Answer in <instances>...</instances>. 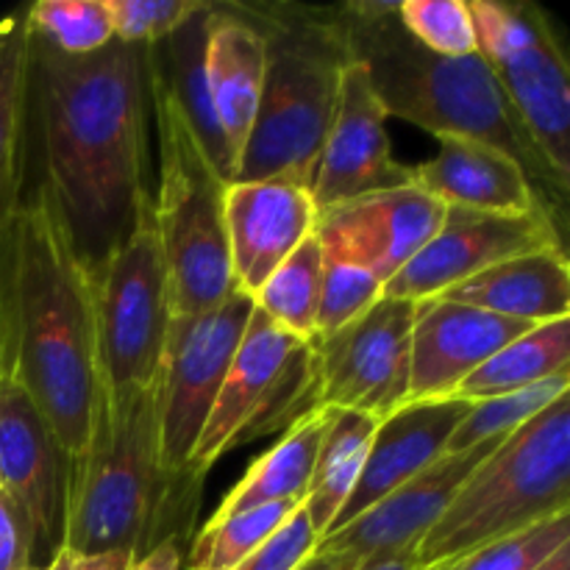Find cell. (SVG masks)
Wrapping results in <instances>:
<instances>
[{
    "label": "cell",
    "instance_id": "cell-45",
    "mask_svg": "<svg viewBox=\"0 0 570 570\" xmlns=\"http://www.w3.org/2000/svg\"><path fill=\"white\" fill-rule=\"evenodd\" d=\"M0 371H3V328H0Z\"/></svg>",
    "mask_w": 570,
    "mask_h": 570
},
{
    "label": "cell",
    "instance_id": "cell-17",
    "mask_svg": "<svg viewBox=\"0 0 570 570\" xmlns=\"http://www.w3.org/2000/svg\"><path fill=\"white\" fill-rule=\"evenodd\" d=\"M529 328L534 326L476 306L445 298L417 301L410 348V401L451 399L473 371Z\"/></svg>",
    "mask_w": 570,
    "mask_h": 570
},
{
    "label": "cell",
    "instance_id": "cell-18",
    "mask_svg": "<svg viewBox=\"0 0 570 570\" xmlns=\"http://www.w3.org/2000/svg\"><path fill=\"white\" fill-rule=\"evenodd\" d=\"M315 226V198L301 184L278 178L228 184L226 239L237 289L254 298Z\"/></svg>",
    "mask_w": 570,
    "mask_h": 570
},
{
    "label": "cell",
    "instance_id": "cell-47",
    "mask_svg": "<svg viewBox=\"0 0 570 570\" xmlns=\"http://www.w3.org/2000/svg\"><path fill=\"white\" fill-rule=\"evenodd\" d=\"M0 490H3V488H0Z\"/></svg>",
    "mask_w": 570,
    "mask_h": 570
},
{
    "label": "cell",
    "instance_id": "cell-22",
    "mask_svg": "<svg viewBox=\"0 0 570 570\" xmlns=\"http://www.w3.org/2000/svg\"><path fill=\"white\" fill-rule=\"evenodd\" d=\"M438 145L434 159L412 167V184L432 198L443 200L445 206L493 215H527L546 209L523 167L493 145L471 137H438Z\"/></svg>",
    "mask_w": 570,
    "mask_h": 570
},
{
    "label": "cell",
    "instance_id": "cell-3",
    "mask_svg": "<svg viewBox=\"0 0 570 570\" xmlns=\"http://www.w3.org/2000/svg\"><path fill=\"white\" fill-rule=\"evenodd\" d=\"M332 20L387 117H401L434 137H471L499 148L523 167L540 204L562 223L568 189L527 137L482 56L429 53L399 22V3H348L332 9Z\"/></svg>",
    "mask_w": 570,
    "mask_h": 570
},
{
    "label": "cell",
    "instance_id": "cell-19",
    "mask_svg": "<svg viewBox=\"0 0 570 570\" xmlns=\"http://www.w3.org/2000/svg\"><path fill=\"white\" fill-rule=\"evenodd\" d=\"M473 401L451 395V399L406 401L404 406L382 417L373 432L360 482L328 532L354 521L384 495L399 490L401 484H406L429 465H434L440 456H445L456 426L465 421Z\"/></svg>",
    "mask_w": 570,
    "mask_h": 570
},
{
    "label": "cell",
    "instance_id": "cell-34",
    "mask_svg": "<svg viewBox=\"0 0 570 570\" xmlns=\"http://www.w3.org/2000/svg\"><path fill=\"white\" fill-rule=\"evenodd\" d=\"M570 543V515L551 518L540 527L527 529L515 538L482 546L456 560L434 566L432 570H534L557 549Z\"/></svg>",
    "mask_w": 570,
    "mask_h": 570
},
{
    "label": "cell",
    "instance_id": "cell-7",
    "mask_svg": "<svg viewBox=\"0 0 570 570\" xmlns=\"http://www.w3.org/2000/svg\"><path fill=\"white\" fill-rule=\"evenodd\" d=\"M570 515V393L504 438L417 546L423 568Z\"/></svg>",
    "mask_w": 570,
    "mask_h": 570
},
{
    "label": "cell",
    "instance_id": "cell-26",
    "mask_svg": "<svg viewBox=\"0 0 570 570\" xmlns=\"http://www.w3.org/2000/svg\"><path fill=\"white\" fill-rule=\"evenodd\" d=\"M323 410H326V432H323L304 499V512L309 515L317 540L332 529L345 501L354 493L367 451H371L373 432L379 426V417L365 415V412L334 410V406H323Z\"/></svg>",
    "mask_w": 570,
    "mask_h": 570
},
{
    "label": "cell",
    "instance_id": "cell-31",
    "mask_svg": "<svg viewBox=\"0 0 570 570\" xmlns=\"http://www.w3.org/2000/svg\"><path fill=\"white\" fill-rule=\"evenodd\" d=\"M28 26L65 56H89L115 39L106 0H39L28 6Z\"/></svg>",
    "mask_w": 570,
    "mask_h": 570
},
{
    "label": "cell",
    "instance_id": "cell-42",
    "mask_svg": "<svg viewBox=\"0 0 570 570\" xmlns=\"http://www.w3.org/2000/svg\"><path fill=\"white\" fill-rule=\"evenodd\" d=\"M534 570H570V543L562 546V549H557L549 560L540 562Z\"/></svg>",
    "mask_w": 570,
    "mask_h": 570
},
{
    "label": "cell",
    "instance_id": "cell-32",
    "mask_svg": "<svg viewBox=\"0 0 570 570\" xmlns=\"http://www.w3.org/2000/svg\"><path fill=\"white\" fill-rule=\"evenodd\" d=\"M476 53L490 67H501L521 56L538 39L546 14L532 3H499V0H468Z\"/></svg>",
    "mask_w": 570,
    "mask_h": 570
},
{
    "label": "cell",
    "instance_id": "cell-10",
    "mask_svg": "<svg viewBox=\"0 0 570 570\" xmlns=\"http://www.w3.org/2000/svg\"><path fill=\"white\" fill-rule=\"evenodd\" d=\"M250 312L254 298L243 289H234L212 309L170 317L165 351L154 379L159 456L161 468L170 476H195L189 471L195 445L209 421L228 365L243 343Z\"/></svg>",
    "mask_w": 570,
    "mask_h": 570
},
{
    "label": "cell",
    "instance_id": "cell-28",
    "mask_svg": "<svg viewBox=\"0 0 570 570\" xmlns=\"http://www.w3.org/2000/svg\"><path fill=\"white\" fill-rule=\"evenodd\" d=\"M323 245L317 234L312 232L282 265L273 271V276L262 284L254 295L256 309L265 312L273 323L287 328L298 340L309 343L315 337L317 306L323 293Z\"/></svg>",
    "mask_w": 570,
    "mask_h": 570
},
{
    "label": "cell",
    "instance_id": "cell-14",
    "mask_svg": "<svg viewBox=\"0 0 570 570\" xmlns=\"http://www.w3.org/2000/svg\"><path fill=\"white\" fill-rule=\"evenodd\" d=\"M501 440L504 438L440 456L434 465L384 495L371 510L317 540L315 554L332 557L343 570H354L371 557L417 549L429 529L449 510L465 479L499 449Z\"/></svg>",
    "mask_w": 570,
    "mask_h": 570
},
{
    "label": "cell",
    "instance_id": "cell-4",
    "mask_svg": "<svg viewBox=\"0 0 570 570\" xmlns=\"http://www.w3.org/2000/svg\"><path fill=\"white\" fill-rule=\"evenodd\" d=\"M198 476H170L159 456L156 382L100 395L87 449L72 462L65 549L139 560L193 527Z\"/></svg>",
    "mask_w": 570,
    "mask_h": 570
},
{
    "label": "cell",
    "instance_id": "cell-29",
    "mask_svg": "<svg viewBox=\"0 0 570 570\" xmlns=\"http://www.w3.org/2000/svg\"><path fill=\"white\" fill-rule=\"evenodd\" d=\"M301 504H265L254 510L234 512L226 518H209L195 534L187 551V570H234L267 543Z\"/></svg>",
    "mask_w": 570,
    "mask_h": 570
},
{
    "label": "cell",
    "instance_id": "cell-12",
    "mask_svg": "<svg viewBox=\"0 0 570 570\" xmlns=\"http://www.w3.org/2000/svg\"><path fill=\"white\" fill-rule=\"evenodd\" d=\"M72 465L42 412L14 373L0 371V488L26 515L33 568H48L65 549Z\"/></svg>",
    "mask_w": 570,
    "mask_h": 570
},
{
    "label": "cell",
    "instance_id": "cell-8",
    "mask_svg": "<svg viewBox=\"0 0 570 570\" xmlns=\"http://www.w3.org/2000/svg\"><path fill=\"white\" fill-rule=\"evenodd\" d=\"M92 301L106 393L154 382L170 326V287L150 193L139 198L126 237L92 265Z\"/></svg>",
    "mask_w": 570,
    "mask_h": 570
},
{
    "label": "cell",
    "instance_id": "cell-43",
    "mask_svg": "<svg viewBox=\"0 0 570 570\" xmlns=\"http://www.w3.org/2000/svg\"><path fill=\"white\" fill-rule=\"evenodd\" d=\"M295 570H343V568H340V562H334L332 557H323V554H315V551H312L309 560Z\"/></svg>",
    "mask_w": 570,
    "mask_h": 570
},
{
    "label": "cell",
    "instance_id": "cell-44",
    "mask_svg": "<svg viewBox=\"0 0 570 570\" xmlns=\"http://www.w3.org/2000/svg\"><path fill=\"white\" fill-rule=\"evenodd\" d=\"M14 22H17V11H14V14H9V17H3V20H0V39H3L6 33L11 31V28H14Z\"/></svg>",
    "mask_w": 570,
    "mask_h": 570
},
{
    "label": "cell",
    "instance_id": "cell-9",
    "mask_svg": "<svg viewBox=\"0 0 570 570\" xmlns=\"http://www.w3.org/2000/svg\"><path fill=\"white\" fill-rule=\"evenodd\" d=\"M317 406V362L312 340H298L265 312H250L237 354L228 365L189 471L204 479L228 451L293 426Z\"/></svg>",
    "mask_w": 570,
    "mask_h": 570
},
{
    "label": "cell",
    "instance_id": "cell-13",
    "mask_svg": "<svg viewBox=\"0 0 570 570\" xmlns=\"http://www.w3.org/2000/svg\"><path fill=\"white\" fill-rule=\"evenodd\" d=\"M546 248H566L562 228L546 209L527 215L445 206L440 232L384 284V295L404 301L438 298L465 278Z\"/></svg>",
    "mask_w": 570,
    "mask_h": 570
},
{
    "label": "cell",
    "instance_id": "cell-35",
    "mask_svg": "<svg viewBox=\"0 0 570 570\" xmlns=\"http://www.w3.org/2000/svg\"><path fill=\"white\" fill-rule=\"evenodd\" d=\"M323 259H326V256H323ZM382 295L384 282L376 273L365 271V267L348 265V262L326 259L321 306H317L315 321V337H328V334L348 326L351 321L365 315Z\"/></svg>",
    "mask_w": 570,
    "mask_h": 570
},
{
    "label": "cell",
    "instance_id": "cell-46",
    "mask_svg": "<svg viewBox=\"0 0 570 570\" xmlns=\"http://www.w3.org/2000/svg\"><path fill=\"white\" fill-rule=\"evenodd\" d=\"M26 570H42V568H26Z\"/></svg>",
    "mask_w": 570,
    "mask_h": 570
},
{
    "label": "cell",
    "instance_id": "cell-37",
    "mask_svg": "<svg viewBox=\"0 0 570 570\" xmlns=\"http://www.w3.org/2000/svg\"><path fill=\"white\" fill-rule=\"evenodd\" d=\"M315 546L317 534L312 529L309 515L304 512V504H301L295 515L262 549H256L234 570H295L309 560Z\"/></svg>",
    "mask_w": 570,
    "mask_h": 570
},
{
    "label": "cell",
    "instance_id": "cell-27",
    "mask_svg": "<svg viewBox=\"0 0 570 570\" xmlns=\"http://www.w3.org/2000/svg\"><path fill=\"white\" fill-rule=\"evenodd\" d=\"M566 371H570V317L540 323L507 343L479 371H473L454 395L468 401L495 399L534 387Z\"/></svg>",
    "mask_w": 570,
    "mask_h": 570
},
{
    "label": "cell",
    "instance_id": "cell-1",
    "mask_svg": "<svg viewBox=\"0 0 570 570\" xmlns=\"http://www.w3.org/2000/svg\"><path fill=\"white\" fill-rule=\"evenodd\" d=\"M148 48L111 39L89 56H65L31 31L28 126L42 178L89 265L131 228L148 195Z\"/></svg>",
    "mask_w": 570,
    "mask_h": 570
},
{
    "label": "cell",
    "instance_id": "cell-40",
    "mask_svg": "<svg viewBox=\"0 0 570 570\" xmlns=\"http://www.w3.org/2000/svg\"><path fill=\"white\" fill-rule=\"evenodd\" d=\"M184 568V554L181 543L176 540H167V543L156 546L154 551H148L145 557L131 562L128 570H181Z\"/></svg>",
    "mask_w": 570,
    "mask_h": 570
},
{
    "label": "cell",
    "instance_id": "cell-20",
    "mask_svg": "<svg viewBox=\"0 0 570 570\" xmlns=\"http://www.w3.org/2000/svg\"><path fill=\"white\" fill-rule=\"evenodd\" d=\"M518 122L562 187H570V67L546 17L538 39L501 67H490Z\"/></svg>",
    "mask_w": 570,
    "mask_h": 570
},
{
    "label": "cell",
    "instance_id": "cell-38",
    "mask_svg": "<svg viewBox=\"0 0 570 570\" xmlns=\"http://www.w3.org/2000/svg\"><path fill=\"white\" fill-rule=\"evenodd\" d=\"M26 568H33L31 529L14 499L0 490V570Z\"/></svg>",
    "mask_w": 570,
    "mask_h": 570
},
{
    "label": "cell",
    "instance_id": "cell-33",
    "mask_svg": "<svg viewBox=\"0 0 570 570\" xmlns=\"http://www.w3.org/2000/svg\"><path fill=\"white\" fill-rule=\"evenodd\" d=\"M399 22L429 53L449 59L476 53L465 0H404L399 3Z\"/></svg>",
    "mask_w": 570,
    "mask_h": 570
},
{
    "label": "cell",
    "instance_id": "cell-5",
    "mask_svg": "<svg viewBox=\"0 0 570 570\" xmlns=\"http://www.w3.org/2000/svg\"><path fill=\"white\" fill-rule=\"evenodd\" d=\"M239 9L265 37V83L234 181L278 178L312 193L317 159L337 106L340 76L351 61L348 50L334 28L332 9Z\"/></svg>",
    "mask_w": 570,
    "mask_h": 570
},
{
    "label": "cell",
    "instance_id": "cell-25",
    "mask_svg": "<svg viewBox=\"0 0 570 570\" xmlns=\"http://www.w3.org/2000/svg\"><path fill=\"white\" fill-rule=\"evenodd\" d=\"M28 6L0 39V234L26 198L31 126H28Z\"/></svg>",
    "mask_w": 570,
    "mask_h": 570
},
{
    "label": "cell",
    "instance_id": "cell-16",
    "mask_svg": "<svg viewBox=\"0 0 570 570\" xmlns=\"http://www.w3.org/2000/svg\"><path fill=\"white\" fill-rule=\"evenodd\" d=\"M443 217V200L404 184L317 212L315 234L326 259L365 267L387 284L440 232Z\"/></svg>",
    "mask_w": 570,
    "mask_h": 570
},
{
    "label": "cell",
    "instance_id": "cell-41",
    "mask_svg": "<svg viewBox=\"0 0 570 570\" xmlns=\"http://www.w3.org/2000/svg\"><path fill=\"white\" fill-rule=\"evenodd\" d=\"M354 570H432L423 568L417 560V549H404V551H387V554L371 557V560L360 562Z\"/></svg>",
    "mask_w": 570,
    "mask_h": 570
},
{
    "label": "cell",
    "instance_id": "cell-39",
    "mask_svg": "<svg viewBox=\"0 0 570 570\" xmlns=\"http://www.w3.org/2000/svg\"><path fill=\"white\" fill-rule=\"evenodd\" d=\"M131 557L128 554H98V557H81L72 551L61 549L45 570H128L131 568Z\"/></svg>",
    "mask_w": 570,
    "mask_h": 570
},
{
    "label": "cell",
    "instance_id": "cell-6",
    "mask_svg": "<svg viewBox=\"0 0 570 570\" xmlns=\"http://www.w3.org/2000/svg\"><path fill=\"white\" fill-rule=\"evenodd\" d=\"M148 104L159 139L154 217L170 287V317L198 315L237 289L226 239L228 181L212 165L198 134L173 98L148 48Z\"/></svg>",
    "mask_w": 570,
    "mask_h": 570
},
{
    "label": "cell",
    "instance_id": "cell-36",
    "mask_svg": "<svg viewBox=\"0 0 570 570\" xmlns=\"http://www.w3.org/2000/svg\"><path fill=\"white\" fill-rule=\"evenodd\" d=\"M209 6L206 0H106L115 39L145 48L170 39Z\"/></svg>",
    "mask_w": 570,
    "mask_h": 570
},
{
    "label": "cell",
    "instance_id": "cell-24",
    "mask_svg": "<svg viewBox=\"0 0 570 570\" xmlns=\"http://www.w3.org/2000/svg\"><path fill=\"white\" fill-rule=\"evenodd\" d=\"M323 432H326V410L317 406L309 415L287 426L276 445L250 462L245 476L228 490L212 518H226L234 512L254 510V507L284 504V501L304 504Z\"/></svg>",
    "mask_w": 570,
    "mask_h": 570
},
{
    "label": "cell",
    "instance_id": "cell-11",
    "mask_svg": "<svg viewBox=\"0 0 570 570\" xmlns=\"http://www.w3.org/2000/svg\"><path fill=\"white\" fill-rule=\"evenodd\" d=\"M415 301L382 295L365 315L328 337L312 340L317 406L387 417L410 401V348Z\"/></svg>",
    "mask_w": 570,
    "mask_h": 570
},
{
    "label": "cell",
    "instance_id": "cell-30",
    "mask_svg": "<svg viewBox=\"0 0 570 570\" xmlns=\"http://www.w3.org/2000/svg\"><path fill=\"white\" fill-rule=\"evenodd\" d=\"M566 393H570V371L557 373V376L546 379V382L534 384V387L518 390V393L473 401L471 412H468L465 421L456 426L445 454L468 451L473 449V445L488 443V440L510 438L512 432H518L523 423L538 417L546 406H551Z\"/></svg>",
    "mask_w": 570,
    "mask_h": 570
},
{
    "label": "cell",
    "instance_id": "cell-2",
    "mask_svg": "<svg viewBox=\"0 0 570 570\" xmlns=\"http://www.w3.org/2000/svg\"><path fill=\"white\" fill-rule=\"evenodd\" d=\"M3 362L59 438L70 465L87 449L104 395L92 265L45 181L26 189L0 234Z\"/></svg>",
    "mask_w": 570,
    "mask_h": 570
},
{
    "label": "cell",
    "instance_id": "cell-15",
    "mask_svg": "<svg viewBox=\"0 0 570 570\" xmlns=\"http://www.w3.org/2000/svg\"><path fill=\"white\" fill-rule=\"evenodd\" d=\"M404 184H412V167L393 159L387 111L365 70L348 61L340 76L337 106L312 181L317 212Z\"/></svg>",
    "mask_w": 570,
    "mask_h": 570
},
{
    "label": "cell",
    "instance_id": "cell-23",
    "mask_svg": "<svg viewBox=\"0 0 570 570\" xmlns=\"http://www.w3.org/2000/svg\"><path fill=\"white\" fill-rule=\"evenodd\" d=\"M438 298L476 306L510 321L540 323L570 317V265L566 248H546L534 254L512 256Z\"/></svg>",
    "mask_w": 570,
    "mask_h": 570
},
{
    "label": "cell",
    "instance_id": "cell-21",
    "mask_svg": "<svg viewBox=\"0 0 570 570\" xmlns=\"http://www.w3.org/2000/svg\"><path fill=\"white\" fill-rule=\"evenodd\" d=\"M204 72L212 111L237 173L265 83V37L239 6H212L206 14Z\"/></svg>",
    "mask_w": 570,
    "mask_h": 570
}]
</instances>
